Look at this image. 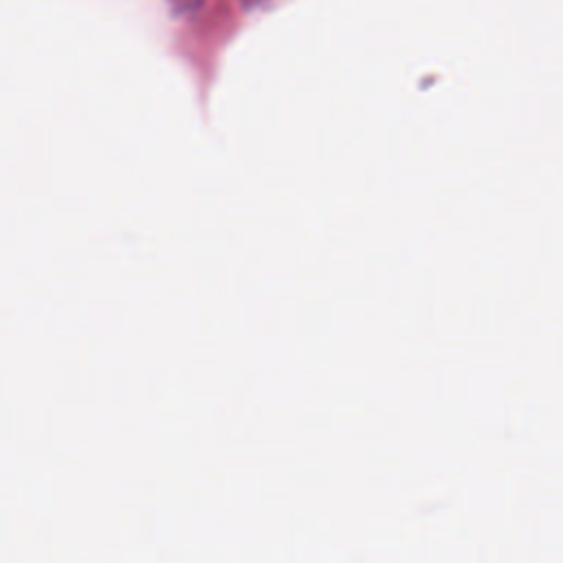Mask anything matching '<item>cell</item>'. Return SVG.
Returning a JSON list of instances; mask_svg holds the SVG:
<instances>
[{"label": "cell", "mask_w": 563, "mask_h": 563, "mask_svg": "<svg viewBox=\"0 0 563 563\" xmlns=\"http://www.w3.org/2000/svg\"><path fill=\"white\" fill-rule=\"evenodd\" d=\"M207 0H167L169 11L174 18H191L196 15Z\"/></svg>", "instance_id": "6da1fadb"}, {"label": "cell", "mask_w": 563, "mask_h": 563, "mask_svg": "<svg viewBox=\"0 0 563 563\" xmlns=\"http://www.w3.org/2000/svg\"><path fill=\"white\" fill-rule=\"evenodd\" d=\"M242 2V7L244 9H253V7H260V4H264L266 0H240Z\"/></svg>", "instance_id": "7a4b0ae2"}]
</instances>
